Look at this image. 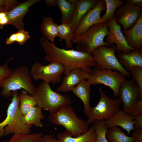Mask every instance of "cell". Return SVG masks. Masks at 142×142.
Masks as SVG:
<instances>
[{
    "mask_svg": "<svg viewBox=\"0 0 142 142\" xmlns=\"http://www.w3.org/2000/svg\"><path fill=\"white\" fill-rule=\"evenodd\" d=\"M16 33V42L20 45H23L30 37L29 32L24 29L18 31Z\"/></svg>",
    "mask_w": 142,
    "mask_h": 142,
    "instance_id": "34",
    "label": "cell"
},
{
    "mask_svg": "<svg viewBox=\"0 0 142 142\" xmlns=\"http://www.w3.org/2000/svg\"><path fill=\"white\" fill-rule=\"evenodd\" d=\"M109 34L106 38L109 45L115 43L116 50L118 53H128L134 49L126 42L121 30V26L116 22L114 17L107 22Z\"/></svg>",
    "mask_w": 142,
    "mask_h": 142,
    "instance_id": "13",
    "label": "cell"
},
{
    "mask_svg": "<svg viewBox=\"0 0 142 142\" xmlns=\"http://www.w3.org/2000/svg\"><path fill=\"white\" fill-rule=\"evenodd\" d=\"M16 33H15L11 34L8 38L7 39L6 44L7 45H10L13 44L16 42Z\"/></svg>",
    "mask_w": 142,
    "mask_h": 142,
    "instance_id": "39",
    "label": "cell"
},
{
    "mask_svg": "<svg viewBox=\"0 0 142 142\" xmlns=\"http://www.w3.org/2000/svg\"><path fill=\"white\" fill-rule=\"evenodd\" d=\"M48 119L53 124L64 126L65 131L73 137L85 134L89 129L86 122L77 116L69 105L61 106L55 113L50 114Z\"/></svg>",
    "mask_w": 142,
    "mask_h": 142,
    "instance_id": "3",
    "label": "cell"
},
{
    "mask_svg": "<svg viewBox=\"0 0 142 142\" xmlns=\"http://www.w3.org/2000/svg\"><path fill=\"white\" fill-rule=\"evenodd\" d=\"M104 0H99L96 5L89 10L80 21L75 31V36H78L84 32L92 26L99 23L106 22L101 17L102 11L105 8Z\"/></svg>",
    "mask_w": 142,
    "mask_h": 142,
    "instance_id": "14",
    "label": "cell"
},
{
    "mask_svg": "<svg viewBox=\"0 0 142 142\" xmlns=\"http://www.w3.org/2000/svg\"><path fill=\"white\" fill-rule=\"evenodd\" d=\"M107 22L98 23L80 35L76 36L72 43L77 44V50L90 54L98 47L109 45L104 39L109 34Z\"/></svg>",
    "mask_w": 142,
    "mask_h": 142,
    "instance_id": "6",
    "label": "cell"
},
{
    "mask_svg": "<svg viewBox=\"0 0 142 142\" xmlns=\"http://www.w3.org/2000/svg\"><path fill=\"white\" fill-rule=\"evenodd\" d=\"M139 89L133 78L125 79L121 84L118 98L123 104V110L130 114L135 104L139 100Z\"/></svg>",
    "mask_w": 142,
    "mask_h": 142,
    "instance_id": "12",
    "label": "cell"
},
{
    "mask_svg": "<svg viewBox=\"0 0 142 142\" xmlns=\"http://www.w3.org/2000/svg\"><path fill=\"white\" fill-rule=\"evenodd\" d=\"M58 26L52 17H44L43 19L41 30L45 38L52 43H54L55 38L58 37Z\"/></svg>",
    "mask_w": 142,
    "mask_h": 142,
    "instance_id": "24",
    "label": "cell"
},
{
    "mask_svg": "<svg viewBox=\"0 0 142 142\" xmlns=\"http://www.w3.org/2000/svg\"><path fill=\"white\" fill-rule=\"evenodd\" d=\"M40 0H29L20 3L7 12L8 20V24L15 26L18 31L24 29L23 19L25 15L29 11L30 7Z\"/></svg>",
    "mask_w": 142,
    "mask_h": 142,
    "instance_id": "15",
    "label": "cell"
},
{
    "mask_svg": "<svg viewBox=\"0 0 142 142\" xmlns=\"http://www.w3.org/2000/svg\"><path fill=\"white\" fill-rule=\"evenodd\" d=\"M132 78L136 82L139 89V100H142V67L135 66L130 72Z\"/></svg>",
    "mask_w": 142,
    "mask_h": 142,
    "instance_id": "32",
    "label": "cell"
},
{
    "mask_svg": "<svg viewBox=\"0 0 142 142\" xmlns=\"http://www.w3.org/2000/svg\"><path fill=\"white\" fill-rule=\"evenodd\" d=\"M6 0H0V7H5Z\"/></svg>",
    "mask_w": 142,
    "mask_h": 142,
    "instance_id": "43",
    "label": "cell"
},
{
    "mask_svg": "<svg viewBox=\"0 0 142 142\" xmlns=\"http://www.w3.org/2000/svg\"><path fill=\"white\" fill-rule=\"evenodd\" d=\"M13 71L7 63L3 65H0V83L9 77Z\"/></svg>",
    "mask_w": 142,
    "mask_h": 142,
    "instance_id": "33",
    "label": "cell"
},
{
    "mask_svg": "<svg viewBox=\"0 0 142 142\" xmlns=\"http://www.w3.org/2000/svg\"><path fill=\"white\" fill-rule=\"evenodd\" d=\"M12 98L8 107L7 116L0 122V138L4 135L27 134L29 133L32 125L25 124L19 108V101L18 90L11 92ZM1 117H0V119Z\"/></svg>",
    "mask_w": 142,
    "mask_h": 142,
    "instance_id": "2",
    "label": "cell"
},
{
    "mask_svg": "<svg viewBox=\"0 0 142 142\" xmlns=\"http://www.w3.org/2000/svg\"><path fill=\"white\" fill-rule=\"evenodd\" d=\"M115 46H100L90 54L95 64V67L100 69L116 70L121 73L126 78L131 76L130 72L127 71L119 62L115 55Z\"/></svg>",
    "mask_w": 142,
    "mask_h": 142,
    "instance_id": "8",
    "label": "cell"
},
{
    "mask_svg": "<svg viewBox=\"0 0 142 142\" xmlns=\"http://www.w3.org/2000/svg\"><path fill=\"white\" fill-rule=\"evenodd\" d=\"M122 32L126 42L134 50H142V13L132 28Z\"/></svg>",
    "mask_w": 142,
    "mask_h": 142,
    "instance_id": "18",
    "label": "cell"
},
{
    "mask_svg": "<svg viewBox=\"0 0 142 142\" xmlns=\"http://www.w3.org/2000/svg\"><path fill=\"white\" fill-rule=\"evenodd\" d=\"M43 135L40 132L36 134L13 135L9 140L3 142H35Z\"/></svg>",
    "mask_w": 142,
    "mask_h": 142,
    "instance_id": "31",
    "label": "cell"
},
{
    "mask_svg": "<svg viewBox=\"0 0 142 142\" xmlns=\"http://www.w3.org/2000/svg\"><path fill=\"white\" fill-rule=\"evenodd\" d=\"M3 11L6 12L5 7H0V12Z\"/></svg>",
    "mask_w": 142,
    "mask_h": 142,
    "instance_id": "45",
    "label": "cell"
},
{
    "mask_svg": "<svg viewBox=\"0 0 142 142\" xmlns=\"http://www.w3.org/2000/svg\"><path fill=\"white\" fill-rule=\"evenodd\" d=\"M122 67L130 72L135 66L142 67V50H134L127 53H118L116 56Z\"/></svg>",
    "mask_w": 142,
    "mask_h": 142,
    "instance_id": "19",
    "label": "cell"
},
{
    "mask_svg": "<svg viewBox=\"0 0 142 142\" xmlns=\"http://www.w3.org/2000/svg\"><path fill=\"white\" fill-rule=\"evenodd\" d=\"M106 8V12L101 17L107 22L114 17L116 9L122 7L124 3L122 0H104Z\"/></svg>",
    "mask_w": 142,
    "mask_h": 142,
    "instance_id": "29",
    "label": "cell"
},
{
    "mask_svg": "<svg viewBox=\"0 0 142 142\" xmlns=\"http://www.w3.org/2000/svg\"><path fill=\"white\" fill-rule=\"evenodd\" d=\"M49 83L44 82L36 87L32 96L37 105L48 111L50 114L55 113L61 106L69 105L72 103L70 97L66 94H61L53 90Z\"/></svg>",
    "mask_w": 142,
    "mask_h": 142,
    "instance_id": "4",
    "label": "cell"
},
{
    "mask_svg": "<svg viewBox=\"0 0 142 142\" xmlns=\"http://www.w3.org/2000/svg\"><path fill=\"white\" fill-rule=\"evenodd\" d=\"M98 91L100 95V99L95 106L91 107L86 122L88 125L97 120H107L120 110L122 103L118 98L113 99L109 97L100 88H99Z\"/></svg>",
    "mask_w": 142,
    "mask_h": 142,
    "instance_id": "7",
    "label": "cell"
},
{
    "mask_svg": "<svg viewBox=\"0 0 142 142\" xmlns=\"http://www.w3.org/2000/svg\"><path fill=\"white\" fill-rule=\"evenodd\" d=\"M45 3L48 7H54L57 6V0H46Z\"/></svg>",
    "mask_w": 142,
    "mask_h": 142,
    "instance_id": "42",
    "label": "cell"
},
{
    "mask_svg": "<svg viewBox=\"0 0 142 142\" xmlns=\"http://www.w3.org/2000/svg\"><path fill=\"white\" fill-rule=\"evenodd\" d=\"M133 142H141L140 141H139L137 140H136V139H135Z\"/></svg>",
    "mask_w": 142,
    "mask_h": 142,
    "instance_id": "46",
    "label": "cell"
},
{
    "mask_svg": "<svg viewBox=\"0 0 142 142\" xmlns=\"http://www.w3.org/2000/svg\"><path fill=\"white\" fill-rule=\"evenodd\" d=\"M91 85L87 81L84 80L71 91L75 95L80 99L83 102L84 105L83 112L87 116L90 113L91 108L89 103L91 100Z\"/></svg>",
    "mask_w": 142,
    "mask_h": 142,
    "instance_id": "21",
    "label": "cell"
},
{
    "mask_svg": "<svg viewBox=\"0 0 142 142\" xmlns=\"http://www.w3.org/2000/svg\"><path fill=\"white\" fill-rule=\"evenodd\" d=\"M132 136L135 139L142 142V128H139L134 130Z\"/></svg>",
    "mask_w": 142,
    "mask_h": 142,
    "instance_id": "38",
    "label": "cell"
},
{
    "mask_svg": "<svg viewBox=\"0 0 142 142\" xmlns=\"http://www.w3.org/2000/svg\"><path fill=\"white\" fill-rule=\"evenodd\" d=\"M32 79L26 65L16 68L11 75L0 83V87L2 88L0 94L9 98L12 96L11 92L22 89L32 95L36 88L33 83Z\"/></svg>",
    "mask_w": 142,
    "mask_h": 142,
    "instance_id": "5",
    "label": "cell"
},
{
    "mask_svg": "<svg viewBox=\"0 0 142 142\" xmlns=\"http://www.w3.org/2000/svg\"><path fill=\"white\" fill-rule=\"evenodd\" d=\"M8 20L7 17L6 16L0 19V28L2 29L3 26L5 25L8 24Z\"/></svg>",
    "mask_w": 142,
    "mask_h": 142,
    "instance_id": "41",
    "label": "cell"
},
{
    "mask_svg": "<svg viewBox=\"0 0 142 142\" xmlns=\"http://www.w3.org/2000/svg\"><path fill=\"white\" fill-rule=\"evenodd\" d=\"M42 109L36 105L31 108L25 115H23V119L26 124L42 128L43 124L41 120L45 116L42 113Z\"/></svg>",
    "mask_w": 142,
    "mask_h": 142,
    "instance_id": "25",
    "label": "cell"
},
{
    "mask_svg": "<svg viewBox=\"0 0 142 142\" xmlns=\"http://www.w3.org/2000/svg\"><path fill=\"white\" fill-rule=\"evenodd\" d=\"M127 3L134 5L142 6V0H126Z\"/></svg>",
    "mask_w": 142,
    "mask_h": 142,
    "instance_id": "40",
    "label": "cell"
},
{
    "mask_svg": "<svg viewBox=\"0 0 142 142\" xmlns=\"http://www.w3.org/2000/svg\"><path fill=\"white\" fill-rule=\"evenodd\" d=\"M67 1L71 4H76L78 0H68Z\"/></svg>",
    "mask_w": 142,
    "mask_h": 142,
    "instance_id": "44",
    "label": "cell"
},
{
    "mask_svg": "<svg viewBox=\"0 0 142 142\" xmlns=\"http://www.w3.org/2000/svg\"><path fill=\"white\" fill-rule=\"evenodd\" d=\"M99 0H78L73 16L70 22L75 32L82 19Z\"/></svg>",
    "mask_w": 142,
    "mask_h": 142,
    "instance_id": "20",
    "label": "cell"
},
{
    "mask_svg": "<svg viewBox=\"0 0 142 142\" xmlns=\"http://www.w3.org/2000/svg\"><path fill=\"white\" fill-rule=\"evenodd\" d=\"M93 125L96 135V142H108L106 136L108 129L105 120H96L94 122Z\"/></svg>",
    "mask_w": 142,
    "mask_h": 142,
    "instance_id": "30",
    "label": "cell"
},
{
    "mask_svg": "<svg viewBox=\"0 0 142 142\" xmlns=\"http://www.w3.org/2000/svg\"><path fill=\"white\" fill-rule=\"evenodd\" d=\"M133 120H134L135 123L134 126L135 130L142 128V114L134 117H132Z\"/></svg>",
    "mask_w": 142,
    "mask_h": 142,
    "instance_id": "37",
    "label": "cell"
},
{
    "mask_svg": "<svg viewBox=\"0 0 142 142\" xmlns=\"http://www.w3.org/2000/svg\"><path fill=\"white\" fill-rule=\"evenodd\" d=\"M58 31L59 41L65 40L66 48H73L72 42L75 37L74 29L70 22H65L58 26Z\"/></svg>",
    "mask_w": 142,
    "mask_h": 142,
    "instance_id": "23",
    "label": "cell"
},
{
    "mask_svg": "<svg viewBox=\"0 0 142 142\" xmlns=\"http://www.w3.org/2000/svg\"><path fill=\"white\" fill-rule=\"evenodd\" d=\"M40 42L46 54L44 60L61 63L64 67L65 75L77 68L90 75L92 73V68L96 66L92 56L85 52L60 48L44 37L40 39Z\"/></svg>",
    "mask_w": 142,
    "mask_h": 142,
    "instance_id": "1",
    "label": "cell"
},
{
    "mask_svg": "<svg viewBox=\"0 0 142 142\" xmlns=\"http://www.w3.org/2000/svg\"><path fill=\"white\" fill-rule=\"evenodd\" d=\"M35 142H62V141L48 134H45Z\"/></svg>",
    "mask_w": 142,
    "mask_h": 142,
    "instance_id": "36",
    "label": "cell"
},
{
    "mask_svg": "<svg viewBox=\"0 0 142 142\" xmlns=\"http://www.w3.org/2000/svg\"><path fill=\"white\" fill-rule=\"evenodd\" d=\"M27 91H21L19 95V108L23 115H26L32 108L37 105L36 102L32 96L28 95Z\"/></svg>",
    "mask_w": 142,
    "mask_h": 142,
    "instance_id": "27",
    "label": "cell"
},
{
    "mask_svg": "<svg viewBox=\"0 0 142 142\" xmlns=\"http://www.w3.org/2000/svg\"><path fill=\"white\" fill-rule=\"evenodd\" d=\"M130 114L134 117L142 114V100H139L134 105Z\"/></svg>",
    "mask_w": 142,
    "mask_h": 142,
    "instance_id": "35",
    "label": "cell"
},
{
    "mask_svg": "<svg viewBox=\"0 0 142 142\" xmlns=\"http://www.w3.org/2000/svg\"><path fill=\"white\" fill-rule=\"evenodd\" d=\"M89 75L80 68H75L65 75L56 92H66L72 91L83 80L87 79Z\"/></svg>",
    "mask_w": 142,
    "mask_h": 142,
    "instance_id": "16",
    "label": "cell"
},
{
    "mask_svg": "<svg viewBox=\"0 0 142 142\" xmlns=\"http://www.w3.org/2000/svg\"><path fill=\"white\" fill-rule=\"evenodd\" d=\"M132 117L123 109L120 110L114 115L105 120L108 129L114 126H121L125 130L128 135L132 130H135L134 125L135 123Z\"/></svg>",
    "mask_w": 142,
    "mask_h": 142,
    "instance_id": "17",
    "label": "cell"
},
{
    "mask_svg": "<svg viewBox=\"0 0 142 142\" xmlns=\"http://www.w3.org/2000/svg\"><path fill=\"white\" fill-rule=\"evenodd\" d=\"M142 6L129 3L116 9L114 17L116 22L123 27V31L132 28L138 21L142 13Z\"/></svg>",
    "mask_w": 142,
    "mask_h": 142,
    "instance_id": "11",
    "label": "cell"
},
{
    "mask_svg": "<svg viewBox=\"0 0 142 142\" xmlns=\"http://www.w3.org/2000/svg\"><path fill=\"white\" fill-rule=\"evenodd\" d=\"M64 71V66L59 63L52 62L44 65L36 62L32 64L30 72L34 80L41 79L54 84L60 81Z\"/></svg>",
    "mask_w": 142,
    "mask_h": 142,
    "instance_id": "10",
    "label": "cell"
},
{
    "mask_svg": "<svg viewBox=\"0 0 142 142\" xmlns=\"http://www.w3.org/2000/svg\"><path fill=\"white\" fill-rule=\"evenodd\" d=\"M57 137L62 142H96V135L93 125L87 133L77 137H72L65 131L58 134Z\"/></svg>",
    "mask_w": 142,
    "mask_h": 142,
    "instance_id": "22",
    "label": "cell"
},
{
    "mask_svg": "<svg viewBox=\"0 0 142 142\" xmlns=\"http://www.w3.org/2000/svg\"><path fill=\"white\" fill-rule=\"evenodd\" d=\"M57 6L60 9L62 13L60 22L62 23L70 22L74 14L76 4H71L65 0H57Z\"/></svg>",
    "mask_w": 142,
    "mask_h": 142,
    "instance_id": "28",
    "label": "cell"
},
{
    "mask_svg": "<svg viewBox=\"0 0 142 142\" xmlns=\"http://www.w3.org/2000/svg\"><path fill=\"white\" fill-rule=\"evenodd\" d=\"M126 79L121 73L116 70L100 69L96 67L92 69L87 81L91 85L103 84L109 87L113 91V98L119 97L120 87Z\"/></svg>",
    "mask_w": 142,
    "mask_h": 142,
    "instance_id": "9",
    "label": "cell"
},
{
    "mask_svg": "<svg viewBox=\"0 0 142 142\" xmlns=\"http://www.w3.org/2000/svg\"><path fill=\"white\" fill-rule=\"evenodd\" d=\"M106 136L108 142H133L135 139L127 135L120 127L114 126L108 129Z\"/></svg>",
    "mask_w": 142,
    "mask_h": 142,
    "instance_id": "26",
    "label": "cell"
}]
</instances>
